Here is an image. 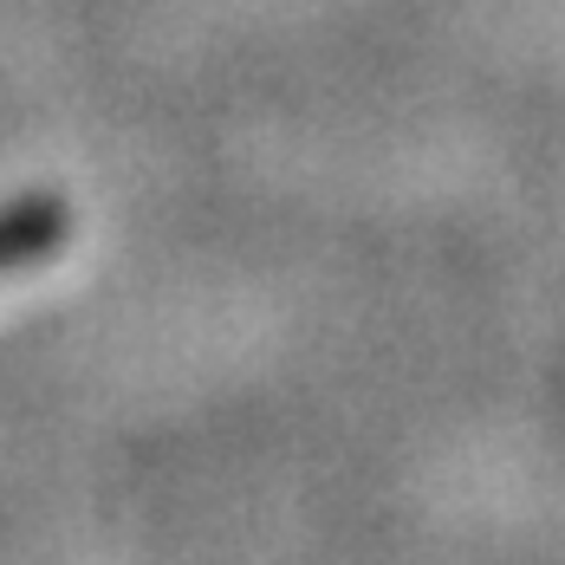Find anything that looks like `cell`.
<instances>
[{
    "mask_svg": "<svg viewBox=\"0 0 565 565\" xmlns=\"http://www.w3.org/2000/svg\"><path fill=\"white\" fill-rule=\"evenodd\" d=\"M58 241H65V202H53V195L7 202L0 209V274H20V267L46 260Z\"/></svg>",
    "mask_w": 565,
    "mask_h": 565,
    "instance_id": "1",
    "label": "cell"
}]
</instances>
